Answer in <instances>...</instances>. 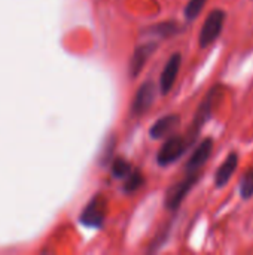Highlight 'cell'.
I'll list each match as a JSON object with an SVG mask.
<instances>
[{
  "instance_id": "cell-1",
  "label": "cell",
  "mask_w": 253,
  "mask_h": 255,
  "mask_svg": "<svg viewBox=\"0 0 253 255\" xmlns=\"http://www.w3.org/2000/svg\"><path fill=\"white\" fill-rule=\"evenodd\" d=\"M194 143V140L186 134V136H173L169 137L164 145L160 148L157 154V161L160 166L166 167L173 163H176L185 152L186 149Z\"/></svg>"
},
{
  "instance_id": "cell-14",
  "label": "cell",
  "mask_w": 253,
  "mask_h": 255,
  "mask_svg": "<svg viewBox=\"0 0 253 255\" xmlns=\"http://www.w3.org/2000/svg\"><path fill=\"white\" fill-rule=\"evenodd\" d=\"M133 172V166L125 158H116L112 163V175L115 178H127Z\"/></svg>"
},
{
  "instance_id": "cell-15",
  "label": "cell",
  "mask_w": 253,
  "mask_h": 255,
  "mask_svg": "<svg viewBox=\"0 0 253 255\" xmlns=\"http://www.w3.org/2000/svg\"><path fill=\"white\" fill-rule=\"evenodd\" d=\"M240 196L248 200L253 197V170L249 169L245 172V175L242 176V181H240Z\"/></svg>"
},
{
  "instance_id": "cell-16",
  "label": "cell",
  "mask_w": 253,
  "mask_h": 255,
  "mask_svg": "<svg viewBox=\"0 0 253 255\" xmlns=\"http://www.w3.org/2000/svg\"><path fill=\"white\" fill-rule=\"evenodd\" d=\"M206 1L207 0H189L188 4H186V7H185V16H186V19H189V21L191 19H195L201 13Z\"/></svg>"
},
{
  "instance_id": "cell-4",
  "label": "cell",
  "mask_w": 253,
  "mask_h": 255,
  "mask_svg": "<svg viewBox=\"0 0 253 255\" xmlns=\"http://www.w3.org/2000/svg\"><path fill=\"white\" fill-rule=\"evenodd\" d=\"M225 18H227V13L222 9H215L207 15V18L203 24V28L200 31V46L201 48L212 45L219 37L224 22H225Z\"/></svg>"
},
{
  "instance_id": "cell-6",
  "label": "cell",
  "mask_w": 253,
  "mask_h": 255,
  "mask_svg": "<svg viewBox=\"0 0 253 255\" xmlns=\"http://www.w3.org/2000/svg\"><path fill=\"white\" fill-rule=\"evenodd\" d=\"M157 97V85L152 81H146L142 84L139 91L136 93L133 103H131V114L133 115H142L145 114L155 102Z\"/></svg>"
},
{
  "instance_id": "cell-5",
  "label": "cell",
  "mask_w": 253,
  "mask_h": 255,
  "mask_svg": "<svg viewBox=\"0 0 253 255\" xmlns=\"http://www.w3.org/2000/svg\"><path fill=\"white\" fill-rule=\"evenodd\" d=\"M198 176L197 173H189L188 178H185L183 181L177 182L176 185H173L166 196V208L170 211H176L180 203L183 202V199L186 197V194L189 193V190L194 187V184L197 182Z\"/></svg>"
},
{
  "instance_id": "cell-3",
  "label": "cell",
  "mask_w": 253,
  "mask_h": 255,
  "mask_svg": "<svg viewBox=\"0 0 253 255\" xmlns=\"http://www.w3.org/2000/svg\"><path fill=\"white\" fill-rule=\"evenodd\" d=\"M106 212H107V202L101 194H98L85 206V209L79 217V221L85 227L101 229L106 218Z\"/></svg>"
},
{
  "instance_id": "cell-12",
  "label": "cell",
  "mask_w": 253,
  "mask_h": 255,
  "mask_svg": "<svg viewBox=\"0 0 253 255\" xmlns=\"http://www.w3.org/2000/svg\"><path fill=\"white\" fill-rule=\"evenodd\" d=\"M180 31L179 25L174 22V21H164V22H160L157 25H152L149 27V30H146L148 34H152V36H158V37H171L174 34H177Z\"/></svg>"
},
{
  "instance_id": "cell-13",
  "label": "cell",
  "mask_w": 253,
  "mask_h": 255,
  "mask_svg": "<svg viewBox=\"0 0 253 255\" xmlns=\"http://www.w3.org/2000/svg\"><path fill=\"white\" fill-rule=\"evenodd\" d=\"M143 182H145L143 175H142L139 170H133V172L125 178L122 191H124L125 194H131V193L137 191V190L143 185Z\"/></svg>"
},
{
  "instance_id": "cell-11",
  "label": "cell",
  "mask_w": 253,
  "mask_h": 255,
  "mask_svg": "<svg viewBox=\"0 0 253 255\" xmlns=\"http://www.w3.org/2000/svg\"><path fill=\"white\" fill-rule=\"evenodd\" d=\"M237 166H239V155L236 152H231L225 158V161L221 164V167L218 169L216 176H215V185L218 188L225 187L230 182V179L233 178L234 172L237 170Z\"/></svg>"
},
{
  "instance_id": "cell-9",
  "label": "cell",
  "mask_w": 253,
  "mask_h": 255,
  "mask_svg": "<svg viewBox=\"0 0 253 255\" xmlns=\"http://www.w3.org/2000/svg\"><path fill=\"white\" fill-rule=\"evenodd\" d=\"M212 151H213V139L207 137L194 149L192 155L189 157V160L186 163V172L188 173H197V170L206 164Z\"/></svg>"
},
{
  "instance_id": "cell-7",
  "label": "cell",
  "mask_w": 253,
  "mask_h": 255,
  "mask_svg": "<svg viewBox=\"0 0 253 255\" xmlns=\"http://www.w3.org/2000/svg\"><path fill=\"white\" fill-rule=\"evenodd\" d=\"M180 64H182V55H180V52H174L169 58V61L161 73V78H160V90L163 94H169L171 91V88L176 82L177 73L180 70Z\"/></svg>"
},
{
  "instance_id": "cell-10",
  "label": "cell",
  "mask_w": 253,
  "mask_h": 255,
  "mask_svg": "<svg viewBox=\"0 0 253 255\" xmlns=\"http://www.w3.org/2000/svg\"><path fill=\"white\" fill-rule=\"evenodd\" d=\"M179 124H180L179 115H176V114L166 115V117L160 118L158 121H155V124L149 130V134L152 139H163V137L169 136Z\"/></svg>"
},
{
  "instance_id": "cell-8",
  "label": "cell",
  "mask_w": 253,
  "mask_h": 255,
  "mask_svg": "<svg viewBox=\"0 0 253 255\" xmlns=\"http://www.w3.org/2000/svg\"><path fill=\"white\" fill-rule=\"evenodd\" d=\"M157 42H146L143 45H140L139 48H136L131 60H130V76L131 78H137L140 75V72L143 70L145 64L148 63V60L152 57V54L157 49Z\"/></svg>"
},
{
  "instance_id": "cell-2",
  "label": "cell",
  "mask_w": 253,
  "mask_h": 255,
  "mask_svg": "<svg viewBox=\"0 0 253 255\" xmlns=\"http://www.w3.org/2000/svg\"><path fill=\"white\" fill-rule=\"evenodd\" d=\"M221 96H222V88H221V87H213V88L207 93L206 99L201 102V105H200V108H198V111H197V114H195V117H194V123H192V126H191V130H189V133H188V136H189L192 140H195V137L198 136L201 127L210 120V117H212V114H213V106H215L216 100H218Z\"/></svg>"
}]
</instances>
